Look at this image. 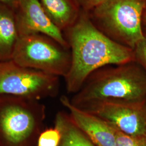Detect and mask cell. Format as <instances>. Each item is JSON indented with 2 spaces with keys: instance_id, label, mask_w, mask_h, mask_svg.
Instances as JSON below:
<instances>
[{
  "instance_id": "obj_16",
  "label": "cell",
  "mask_w": 146,
  "mask_h": 146,
  "mask_svg": "<svg viewBox=\"0 0 146 146\" xmlns=\"http://www.w3.org/2000/svg\"><path fill=\"white\" fill-rule=\"evenodd\" d=\"M105 0H77L82 11L90 12Z\"/></svg>"
},
{
  "instance_id": "obj_14",
  "label": "cell",
  "mask_w": 146,
  "mask_h": 146,
  "mask_svg": "<svg viewBox=\"0 0 146 146\" xmlns=\"http://www.w3.org/2000/svg\"><path fill=\"white\" fill-rule=\"evenodd\" d=\"M115 146H146V137L128 135L117 131Z\"/></svg>"
},
{
  "instance_id": "obj_15",
  "label": "cell",
  "mask_w": 146,
  "mask_h": 146,
  "mask_svg": "<svg viewBox=\"0 0 146 146\" xmlns=\"http://www.w3.org/2000/svg\"><path fill=\"white\" fill-rule=\"evenodd\" d=\"M142 39L133 49L134 61L138 63L146 72V27H143Z\"/></svg>"
},
{
  "instance_id": "obj_11",
  "label": "cell",
  "mask_w": 146,
  "mask_h": 146,
  "mask_svg": "<svg viewBox=\"0 0 146 146\" xmlns=\"http://www.w3.org/2000/svg\"><path fill=\"white\" fill-rule=\"evenodd\" d=\"M18 37L13 8L0 2V61L11 60Z\"/></svg>"
},
{
  "instance_id": "obj_1",
  "label": "cell",
  "mask_w": 146,
  "mask_h": 146,
  "mask_svg": "<svg viewBox=\"0 0 146 146\" xmlns=\"http://www.w3.org/2000/svg\"><path fill=\"white\" fill-rule=\"evenodd\" d=\"M71 52V65L64 78L69 93L75 94L89 76L107 66L134 61L133 50L111 40L81 10L75 23L63 31Z\"/></svg>"
},
{
  "instance_id": "obj_2",
  "label": "cell",
  "mask_w": 146,
  "mask_h": 146,
  "mask_svg": "<svg viewBox=\"0 0 146 146\" xmlns=\"http://www.w3.org/2000/svg\"><path fill=\"white\" fill-rule=\"evenodd\" d=\"M108 100L146 101V70L135 61L100 68L89 76L70 101L82 108Z\"/></svg>"
},
{
  "instance_id": "obj_18",
  "label": "cell",
  "mask_w": 146,
  "mask_h": 146,
  "mask_svg": "<svg viewBox=\"0 0 146 146\" xmlns=\"http://www.w3.org/2000/svg\"><path fill=\"white\" fill-rule=\"evenodd\" d=\"M142 23L143 27H146V8L143 13L142 18Z\"/></svg>"
},
{
  "instance_id": "obj_3",
  "label": "cell",
  "mask_w": 146,
  "mask_h": 146,
  "mask_svg": "<svg viewBox=\"0 0 146 146\" xmlns=\"http://www.w3.org/2000/svg\"><path fill=\"white\" fill-rule=\"evenodd\" d=\"M44 117L38 101L0 95V146H36Z\"/></svg>"
},
{
  "instance_id": "obj_7",
  "label": "cell",
  "mask_w": 146,
  "mask_h": 146,
  "mask_svg": "<svg viewBox=\"0 0 146 146\" xmlns=\"http://www.w3.org/2000/svg\"><path fill=\"white\" fill-rule=\"evenodd\" d=\"M80 108L98 116L123 134L146 137V100L103 101Z\"/></svg>"
},
{
  "instance_id": "obj_5",
  "label": "cell",
  "mask_w": 146,
  "mask_h": 146,
  "mask_svg": "<svg viewBox=\"0 0 146 146\" xmlns=\"http://www.w3.org/2000/svg\"><path fill=\"white\" fill-rule=\"evenodd\" d=\"M11 60L25 68L64 78L70 68V49L42 34L19 36Z\"/></svg>"
},
{
  "instance_id": "obj_17",
  "label": "cell",
  "mask_w": 146,
  "mask_h": 146,
  "mask_svg": "<svg viewBox=\"0 0 146 146\" xmlns=\"http://www.w3.org/2000/svg\"><path fill=\"white\" fill-rule=\"evenodd\" d=\"M16 0H0V2H3L5 4L11 6V7H13L14 4L15 3Z\"/></svg>"
},
{
  "instance_id": "obj_10",
  "label": "cell",
  "mask_w": 146,
  "mask_h": 146,
  "mask_svg": "<svg viewBox=\"0 0 146 146\" xmlns=\"http://www.w3.org/2000/svg\"><path fill=\"white\" fill-rule=\"evenodd\" d=\"M52 23L60 31H64L78 19L81 8L77 0H40Z\"/></svg>"
},
{
  "instance_id": "obj_6",
  "label": "cell",
  "mask_w": 146,
  "mask_h": 146,
  "mask_svg": "<svg viewBox=\"0 0 146 146\" xmlns=\"http://www.w3.org/2000/svg\"><path fill=\"white\" fill-rule=\"evenodd\" d=\"M58 78L11 60L0 61V95L37 101L52 97L58 94Z\"/></svg>"
},
{
  "instance_id": "obj_4",
  "label": "cell",
  "mask_w": 146,
  "mask_h": 146,
  "mask_svg": "<svg viewBox=\"0 0 146 146\" xmlns=\"http://www.w3.org/2000/svg\"><path fill=\"white\" fill-rule=\"evenodd\" d=\"M146 0H105L89 12L99 31L113 41L134 49L142 39Z\"/></svg>"
},
{
  "instance_id": "obj_8",
  "label": "cell",
  "mask_w": 146,
  "mask_h": 146,
  "mask_svg": "<svg viewBox=\"0 0 146 146\" xmlns=\"http://www.w3.org/2000/svg\"><path fill=\"white\" fill-rule=\"evenodd\" d=\"M13 9L19 37L42 34L69 48L62 32L49 19L40 0H16Z\"/></svg>"
},
{
  "instance_id": "obj_13",
  "label": "cell",
  "mask_w": 146,
  "mask_h": 146,
  "mask_svg": "<svg viewBox=\"0 0 146 146\" xmlns=\"http://www.w3.org/2000/svg\"><path fill=\"white\" fill-rule=\"evenodd\" d=\"M61 139L60 131L55 126L41 132L37 139L36 146H58Z\"/></svg>"
},
{
  "instance_id": "obj_9",
  "label": "cell",
  "mask_w": 146,
  "mask_h": 146,
  "mask_svg": "<svg viewBox=\"0 0 146 146\" xmlns=\"http://www.w3.org/2000/svg\"><path fill=\"white\" fill-rule=\"evenodd\" d=\"M60 101L74 123L95 146H115L117 130L96 115L74 105L66 96Z\"/></svg>"
},
{
  "instance_id": "obj_12",
  "label": "cell",
  "mask_w": 146,
  "mask_h": 146,
  "mask_svg": "<svg viewBox=\"0 0 146 146\" xmlns=\"http://www.w3.org/2000/svg\"><path fill=\"white\" fill-rule=\"evenodd\" d=\"M55 126L61 134L58 146H95L74 123L69 115L63 112L58 113Z\"/></svg>"
}]
</instances>
